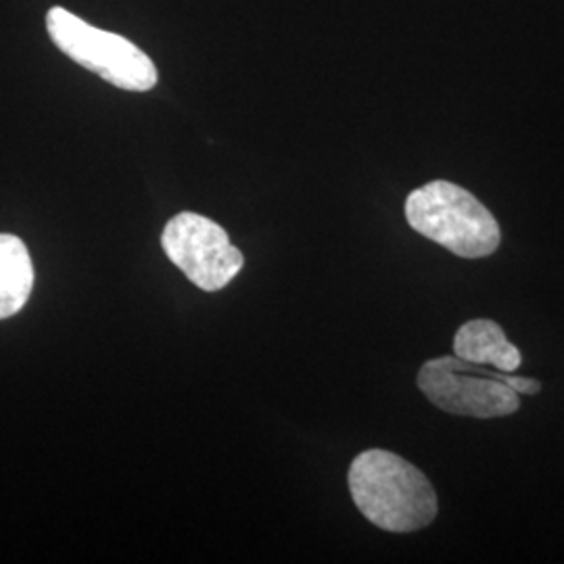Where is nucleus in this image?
I'll use <instances>...</instances> for the list:
<instances>
[{
  "mask_svg": "<svg viewBox=\"0 0 564 564\" xmlns=\"http://www.w3.org/2000/svg\"><path fill=\"white\" fill-rule=\"evenodd\" d=\"M162 247L170 262L203 291H220L242 270L237 249L223 226L205 216L182 212L165 224Z\"/></svg>",
  "mask_w": 564,
  "mask_h": 564,
  "instance_id": "39448f33",
  "label": "nucleus"
},
{
  "mask_svg": "<svg viewBox=\"0 0 564 564\" xmlns=\"http://www.w3.org/2000/svg\"><path fill=\"white\" fill-rule=\"evenodd\" d=\"M46 30L63 55L121 90L147 93L158 84L155 63L137 44L93 28L63 7L46 13Z\"/></svg>",
  "mask_w": 564,
  "mask_h": 564,
  "instance_id": "7ed1b4c3",
  "label": "nucleus"
},
{
  "mask_svg": "<svg viewBox=\"0 0 564 564\" xmlns=\"http://www.w3.org/2000/svg\"><path fill=\"white\" fill-rule=\"evenodd\" d=\"M454 356L502 372H514L523 364L521 351L506 339L502 326L485 318L468 321L456 330Z\"/></svg>",
  "mask_w": 564,
  "mask_h": 564,
  "instance_id": "423d86ee",
  "label": "nucleus"
},
{
  "mask_svg": "<svg viewBox=\"0 0 564 564\" xmlns=\"http://www.w3.org/2000/svg\"><path fill=\"white\" fill-rule=\"evenodd\" d=\"M34 289L32 256L15 235H0V321L20 314Z\"/></svg>",
  "mask_w": 564,
  "mask_h": 564,
  "instance_id": "0eeeda50",
  "label": "nucleus"
},
{
  "mask_svg": "<svg viewBox=\"0 0 564 564\" xmlns=\"http://www.w3.org/2000/svg\"><path fill=\"white\" fill-rule=\"evenodd\" d=\"M506 379L508 372H494L458 356L429 360L419 370V387L429 402L470 419H500L521 408L519 393Z\"/></svg>",
  "mask_w": 564,
  "mask_h": 564,
  "instance_id": "20e7f679",
  "label": "nucleus"
},
{
  "mask_svg": "<svg viewBox=\"0 0 564 564\" xmlns=\"http://www.w3.org/2000/svg\"><path fill=\"white\" fill-rule=\"evenodd\" d=\"M349 494L372 524L412 533L435 521L440 500L421 468L387 449H368L349 466Z\"/></svg>",
  "mask_w": 564,
  "mask_h": 564,
  "instance_id": "f257e3e1",
  "label": "nucleus"
},
{
  "mask_svg": "<svg viewBox=\"0 0 564 564\" xmlns=\"http://www.w3.org/2000/svg\"><path fill=\"white\" fill-rule=\"evenodd\" d=\"M408 224L464 260H479L496 253L502 241L494 214L463 186L433 181L412 191L405 199Z\"/></svg>",
  "mask_w": 564,
  "mask_h": 564,
  "instance_id": "f03ea898",
  "label": "nucleus"
}]
</instances>
